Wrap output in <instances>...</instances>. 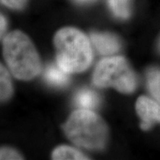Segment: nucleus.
Instances as JSON below:
<instances>
[{
	"label": "nucleus",
	"instance_id": "obj_1",
	"mask_svg": "<svg viewBox=\"0 0 160 160\" xmlns=\"http://www.w3.org/2000/svg\"><path fill=\"white\" fill-rule=\"evenodd\" d=\"M57 65L68 73H80L91 65L93 53L89 39L73 28L59 30L54 37Z\"/></svg>",
	"mask_w": 160,
	"mask_h": 160
},
{
	"label": "nucleus",
	"instance_id": "obj_2",
	"mask_svg": "<svg viewBox=\"0 0 160 160\" xmlns=\"http://www.w3.org/2000/svg\"><path fill=\"white\" fill-rule=\"evenodd\" d=\"M3 54L10 71L18 79L30 80L41 71V61L37 50L22 32L12 31L6 36Z\"/></svg>",
	"mask_w": 160,
	"mask_h": 160
},
{
	"label": "nucleus",
	"instance_id": "obj_3",
	"mask_svg": "<svg viewBox=\"0 0 160 160\" xmlns=\"http://www.w3.org/2000/svg\"><path fill=\"white\" fill-rule=\"evenodd\" d=\"M63 128L72 142L87 149H102L108 137V129L105 121L86 109L73 112Z\"/></svg>",
	"mask_w": 160,
	"mask_h": 160
},
{
	"label": "nucleus",
	"instance_id": "obj_4",
	"mask_svg": "<svg viewBox=\"0 0 160 160\" xmlns=\"http://www.w3.org/2000/svg\"><path fill=\"white\" fill-rule=\"evenodd\" d=\"M93 82L98 87H113L119 92L132 93L137 88V78L122 57L105 58L99 62L93 72Z\"/></svg>",
	"mask_w": 160,
	"mask_h": 160
},
{
	"label": "nucleus",
	"instance_id": "obj_5",
	"mask_svg": "<svg viewBox=\"0 0 160 160\" xmlns=\"http://www.w3.org/2000/svg\"><path fill=\"white\" fill-rule=\"evenodd\" d=\"M136 109L142 120V129L147 131L153 122H160V105L149 98L140 97L136 103Z\"/></svg>",
	"mask_w": 160,
	"mask_h": 160
},
{
	"label": "nucleus",
	"instance_id": "obj_6",
	"mask_svg": "<svg viewBox=\"0 0 160 160\" xmlns=\"http://www.w3.org/2000/svg\"><path fill=\"white\" fill-rule=\"evenodd\" d=\"M91 41L98 51L102 55H111L119 51L120 45L115 36L110 33H93Z\"/></svg>",
	"mask_w": 160,
	"mask_h": 160
},
{
	"label": "nucleus",
	"instance_id": "obj_7",
	"mask_svg": "<svg viewBox=\"0 0 160 160\" xmlns=\"http://www.w3.org/2000/svg\"><path fill=\"white\" fill-rule=\"evenodd\" d=\"M69 73L63 70L58 65H51L45 70V81L51 85L63 87L69 82Z\"/></svg>",
	"mask_w": 160,
	"mask_h": 160
},
{
	"label": "nucleus",
	"instance_id": "obj_8",
	"mask_svg": "<svg viewBox=\"0 0 160 160\" xmlns=\"http://www.w3.org/2000/svg\"><path fill=\"white\" fill-rule=\"evenodd\" d=\"M52 159L55 160H82L88 159V158L74 148L61 145L53 151Z\"/></svg>",
	"mask_w": 160,
	"mask_h": 160
},
{
	"label": "nucleus",
	"instance_id": "obj_9",
	"mask_svg": "<svg viewBox=\"0 0 160 160\" xmlns=\"http://www.w3.org/2000/svg\"><path fill=\"white\" fill-rule=\"evenodd\" d=\"M75 102L82 108L92 109L99 104V97L95 92L90 90H82L76 96Z\"/></svg>",
	"mask_w": 160,
	"mask_h": 160
},
{
	"label": "nucleus",
	"instance_id": "obj_10",
	"mask_svg": "<svg viewBox=\"0 0 160 160\" xmlns=\"http://www.w3.org/2000/svg\"><path fill=\"white\" fill-rule=\"evenodd\" d=\"M13 93V87L11 77L7 70L2 65H0V98L2 101H6Z\"/></svg>",
	"mask_w": 160,
	"mask_h": 160
},
{
	"label": "nucleus",
	"instance_id": "obj_11",
	"mask_svg": "<svg viewBox=\"0 0 160 160\" xmlns=\"http://www.w3.org/2000/svg\"><path fill=\"white\" fill-rule=\"evenodd\" d=\"M109 7L116 17L127 19L131 14V0H108Z\"/></svg>",
	"mask_w": 160,
	"mask_h": 160
},
{
	"label": "nucleus",
	"instance_id": "obj_12",
	"mask_svg": "<svg viewBox=\"0 0 160 160\" xmlns=\"http://www.w3.org/2000/svg\"><path fill=\"white\" fill-rule=\"evenodd\" d=\"M148 87L151 95L160 102V70L152 68L147 74Z\"/></svg>",
	"mask_w": 160,
	"mask_h": 160
},
{
	"label": "nucleus",
	"instance_id": "obj_13",
	"mask_svg": "<svg viewBox=\"0 0 160 160\" xmlns=\"http://www.w3.org/2000/svg\"><path fill=\"white\" fill-rule=\"evenodd\" d=\"M23 158L19 153L15 150L9 148H2L0 151V159L2 160H18L22 159Z\"/></svg>",
	"mask_w": 160,
	"mask_h": 160
},
{
	"label": "nucleus",
	"instance_id": "obj_14",
	"mask_svg": "<svg viewBox=\"0 0 160 160\" xmlns=\"http://www.w3.org/2000/svg\"><path fill=\"white\" fill-rule=\"evenodd\" d=\"M1 2L10 8L21 9L25 5L27 0H1Z\"/></svg>",
	"mask_w": 160,
	"mask_h": 160
},
{
	"label": "nucleus",
	"instance_id": "obj_15",
	"mask_svg": "<svg viewBox=\"0 0 160 160\" xmlns=\"http://www.w3.org/2000/svg\"><path fill=\"white\" fill-rule=\"evenodd\" d=\"M6 26H7V21H6L5 18L2 15H1V17H0V31H1V36L5 32Z\"/></svg>",
	"mask_w": 160,
	"mask_h": 160
},
{
	"label": "nucleus",
	"instance_id": "obj_16",
	"mask_svg": "<svg viewBox=\"0 0 160 160\" xmlns=\"http://www.w3.org/2000/svg\"><path fill=\"white\" fill-rule=\"evenodd\" d=\"M75 1L78 2L83 3V2H91L92 0H75Z\"/></svg>",
	"mask_w": 160,
	"mask_h": 160
},
{
	"label": "nucleus",
	"instance_id": "obj_17",
	"mask_svg": "<svg viewBox=\"0 0 160 160\" xmlns=\"http://www.w3.org/2000/svg\"><path fill=\"white\" fill-rule=\"evenodd\" d=\"M159 49H160V42H159Z\"/></svg>",
	"mask_w": 160,
	"mask_h": 160
}]
</instances>
